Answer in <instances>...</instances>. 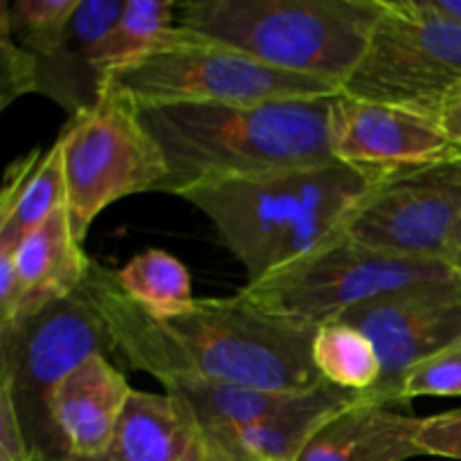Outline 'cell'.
<instances>
[{
	"label": "cell",
	"mask_w": 461,
	"mask_h": 461,
	"mask_svg": "<svg viewBox=\"0 0 461 461\" xmlns=\"http://www.w3.org/2000/svg\"><path fill=\"white\" fill-rule=\"evenodd\" d=\"M461 216V156L387 174L345 223L351 241L410 259H444Z\"/></svg>",
	"instance_id": "cell-10"
},
{
	"label": "cell",
	"mask_w": 461,
	"mask_h": 461,
	"mask_svg": "<svg viewBox=\"0 0 461 461\" xmlns=\"http://www.w3.org/2000/svg\"><path fill=\"white\" fill-rule=\"evenodd\" d=\"M439 126L446 133V138H448L450 142H453V147L461 153V97L441 113Z\"/></svg>",
	"instance_id": "cell-28"
},
{
	"label": "cell",
	"mask_w": 461,
	"mask_h": 461,
	"mask_svg": "<svg viewBox=\"0 0 461 461\" xmlns=\"http://www.w3.org/2000/svg\"><path fill=\"white\" fill-rule=\"evenodd\" d=\"M360 394L363 392L342 390L324 381L277 417L250 426L216 428V430H223L243 450L264 461H297L322 423H327L340 410L354 405Z\"/></svg>",
	"instance_id": "cell-18"
},
{
	"label": "cell",
	"mask_w": 461,
	"mask_h": 461,
	"mask_svg": "<svg viewBox=\"0 0 461 461\" xmlns=\"http://www.w3.org/2000/svg\"><path fill=\"white\" fill-rule=\"evenodd\" d=\"M201 426L178 396L138 392L129 396L106 457L99 461H192Z\"/></svg>",
	"instance_id": "cell-16"
},
{
	"label": "cell",
	"mask_w": 461,
	"mask_h": 461,
	"mask_svg": "<svg viewBox=\"0 0 461 461\" xmlns=\"http://www.w3.org/2000/svg\"><path fill=\"white\" fill-rule=\"evenodd\" d=\"M48 461H79V459H70V457H48Z\"/></svg>",
	"instance_id": "cell-31"
},
{
	"label": "cell",
	"mask_w": 461,
	"mask_h": 461,
	"mask_svg": "<svg viewBox=\"0 0 461 461\" xmlns=\"http://www.w3.org/2000/svg\"><path fill=\"white\" fill-rule=\"evenodd\" d=\"M176 5L171 0H131L99 54L104 81L113 72L131 66L151 52L176 27Z\"/></svg>",
	"instance_id": "cell-22"
},
{
	"label": "cell",
	"mask_w": 461,
	"mask_h": 461,
	"mask_svg": "<svg viewBox=\"0 0 461 461\" xmlns=\"http://www.w3.org/2000/svg\"><path fill=\"white\" fill-rule=\"evenodd\" d=\"M72 232H86L104 207L131 194L160 192L167 160L131 97L104 84L97 102L70 117L59 135Z\"/></svg>",
	"instance_id": "cell-7"
},
{
	"label": "cell",
	"mask_w": 461,
	"mask_h": 461,
	"mask_svg": "<svg viewBox=\"0 0 461 461\" xmlns=\"http://www.w3.org/2000/svg\"><path fill=\"white\" fill-rule=\"evenodd\" d=\"M381 0H189L176 25L248 57L342 88L367 48Z\"/></svg>",
	"instance_id": "cell-4"
},
{
	"label": "cell",
	"mask_w": 461,
	"mask_h": 461,
	"mask_svg": "<svg viewBox=\"0 0 461 461\" xmlns=\"http://www.w3.org/2000/svg\"><path fill=\"white\" fill-rule=\"evenodd\" d=\"M133 387L108 360L93 356L68 374L50 396V421L63 457L99 461L106 457Z\"/></svg>",
	"instance_id": "cell-13"
},
{
	"label": "cell",
	"mask_w": 461,
	"mask_h": 461,
	"mask_svg": "<svg viewBox=\"0 0 461 461\" xmlns=\"http://www.w3.org/2000/svg\"><path fill=\"white\" fill-rule=\"evenodd\" d=\"M423 419L401 414L394 405L374 401L367 392L333 414L311 437L297 461H408L421 457Z\"/></svg>",
	"instance_id": "cell-14"
},
{
	"label": "cell",
	"mask_w": 461,
	"mask_h": 461,
	"mask_svg": "<svg viewBox=\"0 0 461 461\" xmlns=\"http://www.w3.org/2000/svg\"><path fill=\"white\" fill-rule=\"evenodd\" d=\"M342 95L439 124L441 113L461 97V25L428 0H381L367 48Z\"/></svg>",
	"instance_id": "cell-6"
},
{
	"label": "cell",
	"mask_w": 461,
	"mask_h": 461,
	"mask_svg": "<svg viewBox=\"0 0 461 461\" xmlns=\"http://www.w3.org/2000/svg\"><path fill=\"white\" fill-rule=\"evenodd\" d=\"M9 255L16 270L18 304L12 324L0 329V333L79 291L93 261L72 232L66 205L59 207Z\"/></svg>",
	"instance_id": "cell-15"
},
{
	"label": "cell",
	"mask_w": 461,
	"mask_h": 461,
	"mask_svg": "<svg viewBox=\"0 0 461 461\" xmlns=\"http://www.w3.org/2000/svg\"><path fill=\"white\" fill-rule=\"evenodd\" d=\"M338 320L372 340L383 376L367 394L396 408L405 374L437 351L461 342V275L385 293L345 311Z\"/></svg>",
	"instance_id": "cell-11"
},
{
	"label": "cell",
	"mask_w": 461,
	"mask_h": 461,
	"mask_svg": "<svg viewBox=\"0 0 461 461\" xmlns=\"http://www.w3.org/2000/svg\"><path fill=\"white\" fill-rule=\"evenodd\" d=\"M79 0H14L3 3V36L45 61L61 48Z\"/></svg>",
	"instance_id": "cell-23"
},
{
	"label": "cell",
	"mask_w": 461,
	"mask_h": 461,
	"mask_svg": "<svg viewBox=\"0 0 461 461\" xmlns=\"http://www.w3.org/2000/svg\"><path fill=\"white\" fill-rule=\"evenodd\" d=\"M0 453L9 455L16 461H27L32 457L30 441H27L7 387H0Z\"/></svg>",
	"instance_id": "cell-26"
},
{
	"label": "cell",
	"mask_w": 461,
	"mask_h": 461,
	"mask_svg": "<svg viewBox=\"0 0 461 461\" xmlns=\"http://www.w3.org/2000/svg\"><path fill=\"white\" fill-rule=\"evenodd\" d=\"M0 340V387H7L12 394L30 448L43 453L41 439L57 437L48 410L54 387L93 356L115 354L111 336L79 288L3 331Z\"/></svg>",
	"instance_id": "cell-9"
},
{
	"label": "cell",
	"mask_w": 461,
	"mask_h": 461,
	"mask_svg": "<svg viewBox=\"0 0 461 461\" xmlns=\"http://www.w3.org/2000/svg\"><path fill=\"white\" fill-rule=\"evenodd\" d=\"M419 448L428 457L461 461V410L423 419Z\"/></svg>",
	"instance_id": "cell-25"
},
{
	"label": "cell",
	"mask_w": 461,
	"mask_h": 461,
	"mask_svg": "<svg viewBox=\"0 0 461 461\" xmlns=\"http://www.w3.org/2000/svg\"><path fill=\"white\" fill-rule=\"evenodd\" d=\"M329 140L338 162L381 174L461 156L435 120L342 93L329 108Z\"/></svg>",
	"instance_id": "cell-12"
},
{
	"label": "cell",
	"mask_w": 461,
	"mask_h": 461,
	"mask_svg": "<svg viewBox=\"0 0 461 461\" xmlns=\"http://www.w3.org/2000/svg\"><path fill=\"white\" fill-rule=\"evenodd\" d=\"M104 84L135 104H259L342 93L333 81L266 66L178 25L151 52L113 72Z\"/></svg>",
	"instance_id": "cell-5"
},
{
	"label": "cell",
	"mask_w": 461,
	"mask_h": 461,
	"mask_svg": "<svg viewBox=\"0 0 461 461\" xmlns=\"http://www.w3.org/2000/svg\"><path fill=\"white\" fill-rule=\"evenodd\" d=\"M338 97V95H336ZM333 97L259 104H135L167 160L160 192L338 162L329 140Z\"/></svg>",
	"instance_id": "cell-2"
},
{
	"label": "cell",
	"mask_w": 461,
	"mask_h": 461,
	"mask_svg": "<svg viewBox=\"0 0 461 461\" xmlns=\"http://www.w3.org/2000/svg\"><path fill=\"white\" fill-rule=\"evenodd\" d=\"M421 396H461V342L414 365L401 385V403Z\"/></svg>",
	"instance_id": "cell-24"
},
{
	"label": "cell",
	"mask_w": 461,
	"mask_h": 461,
	"mask_svg": "<svg viewBox=\"0 0 461 461\" xmlns=\"http://www.w3.org/2000/svg\"><path fill=\"white\" fill-rule=\"evenodd\" d=\"M162 387L185 401L201 428L250 426L286 412L306 394H284L210 381H174Z\"/></svg>",
	"instance_id": "cell-19"
},
{
	"label": "cell",
	"mask_w": 461,
	"mask_h": 461,
	"mask_svg": "<svg viewBox=\"0 0 461 461\" xmlns=\"http://www.w3.org/2000/svg\"><path fill=\"white\" fill-rule=\"evenodd\" d=\"M192 461H264L248 450H243L237 441L230 439L223 430L216 428H201L196 453Z\"/></svg>",
	"instance_id": "cell-27"
},
{
	"label": "cell",
	"mask_w": 461,
	"mask_h": 461,
	"mask_svg": "<svg viewBox=\"0 0 461 461\" xmlns=\"http://www.w3.org/2000/svg\"><path fill=\"white\" fill-rule=\"evenodd\" d=\"M444 261L453 266L457 273H461V216L457 225H455L453 234H450L448 239V246H446V252H444Z\"/></svg>",
	"instance_id": "cell-29"
},
{
	"label": "cell",
	"mask_w": 461,
	"mask_h": 461,
	"mask_svg": "<svg viewBox=\"0 0 461 461\" xmlns=\"http://www.w3.org/2000/svg\"><path fill=\"white\" fill-rule=\"evenodd\" d=\"M66 205V176L59 142L32 149L5 174L0 192V252H14L59 207Z\"/></svg>",
	"instance_id": "cell-17"
},
{
	"label": "cell",
	"mask_w": 461,
	"mask_h": 461,
	"mask_svg": "<svg viewBox=\"0 0 461 461\" xmlns=\"http://www.w3.org/2000/svg\"><path fill=\"white\" fill-rule=\"evenodd\" d=\"M387 174L329 162L230 180L183 196L201 210L241 261L248 284L338 239L356 207Z\"/></svg>",
	"instance_id": "cell-3"
},
{
	"label": "cell",
	"mask_w": 461,
	"mask_h": 461,
	"mask_svg": "<svg viewBox=\"0 0 461 461\" xmlns=\"http://www.w3.org/2000/svg\"><path fill=\"white\" fill-rule=\"evenodd\" d=\"M313 363L324 381L349 392H369L383 376L381 358L372 340L340 320L318 327Z\"/></svg>",
	"instance_id": "cell-21"
},
{
	"label": "cell",
	"mask_w": 461,
	"mask_h": 461,
	"mask_svg": "<svg viewBox=\"0 0 461 461\" xmlns=\"http://www.w3.org/2000/svg\"><path fill=\"white\" fill-rule=\"evenodd\" d=\"M432 9L441 16L450 18V21L459 23L461 25V0H428Z\"/></svg>",
	"instance_id": "cell-30"
},
{
	"label": "cell",
	"mask_w": 461,
	"mask_h": 461,
	"mask_svg": "<svg viewBox=\"0 0 461 461\" xmlns=\"http://www.w3.org/2000/svg\"><path fill=\"white\" fill-rule=\"evenodd\" d=\"M455 275L461 273L444 259L387 255L340 234L261 282L246 284L239 295L266 313L318 329L374 297Z\"/></svg>",
	"instance_id": "cell-8"
},
{
	"label": "cell",
	"mask_w": 461,
	"mask_h": 461,
	"mask_svg": "<svg viewBox=\"0 0 461 461\" xmlns=\"http://www.w3.org/2000/svg\"><path fill=\"white\" fill-rule=\"evenodd\" d=\"M122 291L153 318H176L194 309L192 279L180 259L165 250L138 252L115 270Z\"/></svg>",
	"instance_id": "cell-20"
},
{
	"label": "cell",
	"mask_w": 461,
	"mask_h": 461,
	"mask_svg": "<svg viewBox=\"0 0 461 461\" xmlns=\"http://www.w3.org/2000/svg\"><path fill=\"white\" fill-rule=\"evenodd\" d=\"M81 293L106 324L113 351L160 385L210 381L302 394L324 383L313 363L318 329L266 313L239 293L196 300L187 313L160 320L97 261H90Z\"/></svg>",
	"instance_id": "cell-1"
}]
</instances>
